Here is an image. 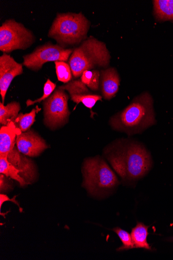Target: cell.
Masks as SVG:
<instances>
[{"label":"cell","mask_w":173,"mask_h":260,"mask_svg":"<svg viewBox=\"0 0 173 260\" xmlns=\"http://www.w3.org/2000/svg\"><path fill=\"white\" fill-rule=\"evenodd\" d=\"M106 156L123 181L131 183L145 176L153 161L150 152L137 142L121 139L109 147Z\"/></svg>","instance_id":"obj_1"},{"label":"cell","mask_w":173,"mask_h":260,"mask_svg":"<svg viewBox=\"0 0 173 260\" xmlns=\"http://www.w3.org/2000/svg\"><path fill=\"white\" fill-rule=\"evenodd\" d=\"M110 124L115 130L129 136L140 134L157 123L151 94L144 92L124 109L111 117Z\"/></svg>","instance_id":"obj_2"},{"label":"cell","mask_w":173,"mask_h":260,"mask_svg":"<svg viewBox=\"0 0 173 260\" xmlns=\"http://www.w3.org/2000/svg\"><path fill=\"white\" fill-rule=\"evenodd\" d=\"M90 22L81 12L58 13L48 36L61 46L66 48L79 44L86 40Z\"/></svg>","instance_id":"obj_3"},{"label":"cell","mask_w":173,"mask_h":260,"mask_svg":"<svg viewBox=\"0 0 173 260\" xmlns=\"http://www.w3.org/2000/svg\"><path fill=\"white\" fill-rule=\"evenodd\" d=\"M111 56L106 44L93 37L84 41L71 55L68 64L75 78L81 77L86 70L108 67Z\"/></svg>","instance_id":"obj_4"},{"label":"cell","mask_w":173,"mask_h":260,"mask_svg":"<svg viewBox=\"0 0 173 260\" xmlns=\"http://www.w3.org/2000/svg\"><path fill=\"white\" fill-rule=\"evenodd\" d=\"M83 185L94 197H103L120 182L106 161L99 156L86 159L83 167Z\"/></svg>","instance_id":"obj_5"},{"label":"cell","mask_w":173,"mask_h":260,"mask_svg":"<svg viewBox=\"0 0 173 260\" xmlns=\"http://www.w3.org/2000/svg\"><path fill=\"white\" fill-rule=\"evenodd\" d=\"M36 39L30 30L14 19L7 20L0 27V51L4 53L26 50L35 42Z\"/></svg>","instance_id":"obj_6"},{"label":"cell","mask_w":173,"mask_h":260,"mask_svg":"<svg viewBox=\"0 0 173 260\" xmlns=\"http://www.w3.org/2000/svg\"><path fill=\"white\" fill-rule=\"evenodd\" d=\"M73 50L49 42L38 46L32 53L23 56L22 64L37 72L47 62L68 61Z\"/></svg>","instance_id":"obj_7"},{"label":"cell","mask_w":173,"mask_h":260,"mask_svg":"<svg viewBox=\"0 0 173 260\" xmlns=\"http://www.w3.org/2000/svg\"><path fill=\"white\" fill-rule=\"evenodd\" d=\"M68 100L64 90L58 88L44 101V123L47 126L55 128L66 123L70 115Z\"/></svg>","instance_id":"obj_8"},{"label":"cell","mask_w":173,"mask_h":260,"mask_svg":"<svg viewBox=\"0 0 173 260\" xmlns=\"http://www.w3.org/2000/svg\"><path fill=\"white\" fill-rule=\"evenodd\" d=\"M22 65L8 54L4 53L0 56V94L4 104L8 90L13 79L23 74Z\"/></svg>","instance_id":"obj_9"},{"label":"cell","mask_w":173,"mask_h":260,"mask_svg":"<svg viewBox=\"0 0 173 260\" xmlns=\"http://www.w3.org/2000/svg\"><path fill=\"white\" fill-rule=\"evenodd\" d=\"M16 145L20 153L29 157L38 156L48 148L45 141L32 130L18 135Z\"/></svg>","instance_id":"obj_10"},{"label":"cell","mask_w":173,"mask_h":260,"mask_svg":"<svg viewBox=\"0 0 173 260\" xmlns=\"http://www.w3.org/2000/svg\"><path fill=\"white\" fill-rule=\"evenodd\" d=\"M20 153L16 146L9 153L8 161L19 171L20 176L27 183L33 182L37 177V170L33 161Z\"/></svg>","instance_id":"obj_11"},{"label":"cell","mask_w":173,"mask_h":260,"mask_svg":"<svg viewBox=\"0 0 173 260\" xmlns=\"http://www.w3.org/2000/svg\"><path fill=\"white\" fill-rule=\"evenodd\" d=\"M120 82V77L115 68H110L101 71L100 83L105 100H110L115 96L119 90Z\"/></svg>","instance_id":"obj_12"},{"label":"cell","mask_w":173,"mask_h":260,"mask_svg":"<svg viewBox=\"0 0 173 260\" xmlns=\"http://www.w3.org/2000/svg\"><path fill=\"white\" fill-rule=\"evenodd\" d=\"M22 132L13 121L0 129V157H7L15 147L17 136Z\"/></svg>","instance_id":"obj_13"},{"label":"cell","mask_w":173,"mask_h":260,"mask_svg":"<svg viewBox=\"0 0 173 260\" xmlns=\"http://www.w3.org/2000/svg\"><path fill=\"white\" fill-rule=\"evenodd\" d=\"M154 14L158 21L173 22V0L153 1Z\"/></svg>","instance_id":"obj_14"},{"label":"cell","mask_w":173,"mask_h":260,"mask_svg":"<svg viewBox=\"0 0 173 260\" xmlns=\"http://www.w3.org/2000/svg\"><path fill=\"white\" fill-rule=\"evenodd\" d=\"M142 222H137L136 225L132 229L131 236L135 248H143L148 250H152V248L147 242L148 228Z\"/></svg>","instance_id":"obj_15"},{"label":"cell","mask_w":173,"mask_h":260,"mask_svg":"<svg viewBox=\"0 0 173 260\" xmlns=\"http://www.w3.org/2000/svg\"><path fill=\"white\" fill-rule=\"evenodd\" d=\"M21 106L19 103L13 102L7 106L3 102L0 103V123L3 125H7L9 122L14 121L19 114Z\"/></svg>","instance_id":"obj_16"},{"label":"cell","mask_w":173,"mask_h":260,"mask_svg":"<svg viewBox=\"0 0 173 260\" xmlns=\"http://www.w3.org/2000/svg\"><path fill=\"white\" fill-rule=\"evenodd\" d=\"M0 173L17 181L21 186L28 184L19 175V171L10 163L7 157H0Z\"/></svg>","instance_id":"obj_17"},{"label":"cell","mask_w":173,"mask_h":260,"mask_svg":"<svg viewBox=\"0 0 173 260\" xmlns=\"http://www.w3.org/2000/svg\"><path fill=\"white\" fill-rule=\"evenodd\" d=\"M39 109L38 107L33 109L30 113L23 114L20 113L13 121L16 127L22 133L26 132L36 121V116Z\"/></svg>","instance_id":"obj_18"},{"label":"cell","mask_w":173,"mask_h":260,"mask_svg":"<svg viewBox=\"0 0 173 260\" xmlns=\"http://www.w3.org/2000/svg\"><path fill=\"white\" fill-rule=\"evenodd\" d=\"M71 101L77 105L82 103L91 111L97 102L102 101V97L98 94L92 93L71 95Z\"/></svg>","instance_id":"obj_19"},{"label":"cell","mask_w":173,"mask_h":260,"mask_svg":"<svg viewBox=\"0 0 173 260\" xmlns=\"http://www.w3.org/2000/svg\"><path fill=\"white\" fill-rule=\"evenodd\" d=\"M81 81L94 91L98 89L100 82V73L98 70H86L81 76Z\"/></svg>","instance_id":"obj_20"},{"label":"cell","mask_w":173,"mask_h":260,"mask_svg":"<svg viewBox=\"0 0 173 260\" xmlns=\"http://www.w3.org/2000/svg\"><path fill=\"white\" fill-rule=\"evenodd\" d=\"M58 88L67 90L70 93V96L73 95V94L91 93L81 80L71 81L66 85L59 86Z\"/></svg>","instance_id":"obj_21"},{"label":"cell","mask_w":173,"mask_h":260,"mask_svg":"<svg viewBox=\"0 0 173 260\" xmlns=\"http://www.w3.org/2000/svg\"><path fill=\"white\" fill-rule=\"evenodd\" d=\"M55 64L58 81L64 83L70 82L72 79V73L69 64L65 61H55Z\"/></svg>","instance_id":"obj_22"},{"label":"cell","mask_w":173,"mask_h":260,"mask_svg":"<svg viewBox=\"0 0 173 260\" xmlns=\"http://www.w3.org/2000/svg\"><path fill=\"white\" fill-rule=\"evenodd\" d=\"M113 231L119 236L122 243V245L117 249V251H121L135 248L130 234L119 227L114 228Z\"/></svg>","instance_id":"obj_23"},{"label":"cell","mask_w":173,"mask_h":260,"mask_svg":"<svg viewBox=\"0 0 173 260\" xmlns=\"http://www.w3.org/2000/svg\"><path fill=\"white\" fill-rule=\"evenodd\" d=\"M56 87V85L50 80L48 79L44 86L43 95L42 98L35 101L28 100L26 102L27 107H29L37 103L45 101L51 95Z\"/></svg>","instance_id":"obj_24"},{"label":"cell","mask_w":173,"mask_h":260,"mask_svg":"<svg viewBox=\"0 0 173 260\" xmlns=\"http://www.w3.org/2000/svg\"><path fill=\"white\" fill-rule=\"evenodd\" d=\"M13 182L9 177L1 174L0 175V191L1 193L9 192L13 188Z\"/></svg>","instance_id":"obj_25"},{"label":"cell","mask_w":173,"mask_h":260,"mask_svg":"<svg viewBox=\"0 0 173 260\" xmlns=\"http://www.w3.org/2000/svg\"><path fill=\"white\" fill-rule=\"evenodd\" d=\"M14 199L15 198L11 200L9 198V197L7 196L2 193L1 195H0V207H1V208H2L3 203H4L5 202L8 201L13 202L15 204H17V205H18V204L17 203L16 201L14 200Z\"/></svg>","instance_id":"obj_26"}]
</instances>
